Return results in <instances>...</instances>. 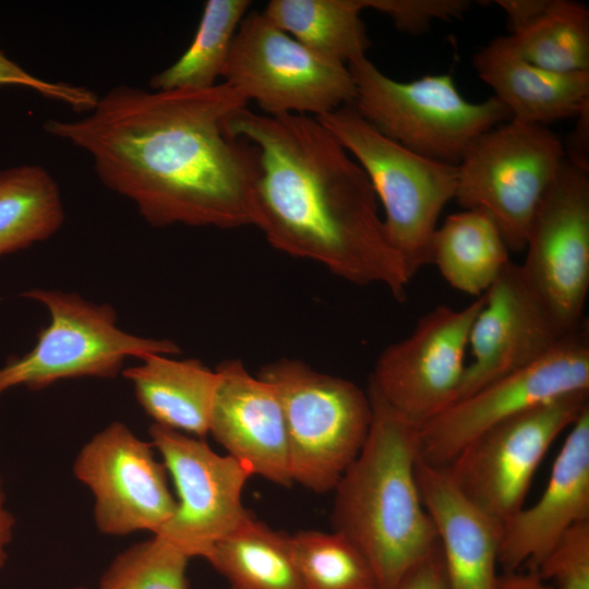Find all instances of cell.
<instances>
[{"instance_id":"cell-1","label":"cell","mask_w":589,"mask_h":589,"mask_svg":"<svg viewBox=\"0 0 589 589\" xmlns=\"http://www.w3.org/2000/svg\"><path fill=\"white\" fill-rule=\"evenodd\" d=\"M248 100L227 83L149 92L119 85L88 115L49 119L45 131L86 152L99 180L153 227L252 225L257 148L227 134Z\"/></svg>"},{"instance_id":"cell-2","label":"cell","mask_w":589,"mask_h":589,"mask_svg":"<svg viewBox=\"0 0 589 589\" xmlns=\"http://www.w3.org/2000/svg\"><path fill=\"white\" fill-rule=\"evenodd\" d=\"M225 130L257 148L251 219L271 245L405 300L411 279L387 238L375 192L329 130L315 117L248 107L229 115Z\"/></svg>"},{"instance_id":"cell-3","label":"cell","mask_w":589,"mask_h":589,"mask_svg":"<svg viewBox=\"0 0 589 589\" xmlns=\"http://www.w3.org/2000/svg\"><path fill=\"white\" fill-rule=\"evenodd\" d=\"M368 394L369 434L333 490L332 522L365 555L378 589H394L438 537L417 481L419 425Z\"/></svg>"},{"instance_id":"cell-4","label":"cell","mask_w":589,"mask_h":589,"mask_svg":"<svg viewBox=\"0 0 589 589\" xmlns=\"http://www.w3.org/2000/svg\"><path fill=\"white\" fill-rule=\"evenodd\" d=\"M316 119L368 176L384 208L387 238L412 279L431 264L438 217L455 197L457 165L424 157L392 141L372 127L352 104Z\"/></svg>"},{"instance_id":"cell-5","label":"cell","mask_w":589,"mask_h":589,"mask_svg":"<svg viewBox=\"0 0 589 589\" xmlns=\"http://www.w3.org/2000/svg\"><path fill=\"white\" fill-rule=\"evenodd\" d=\"M257 376L273 385L281 404L292 482L317 494L333 491L368 437V392L294 359L268 363Z\"/></svg>"},{"instance_id":"cell-6","label":"cell","mask_w":589,"mask_h":589,"mask_svg":"<svg viewBox=\"0 0 589 589\" xmlns=\"http://www.w3.org/2000/svg\"><path fill=\"white\" fill-rule=\"evenodd\" d=\"M356 110L380 133L424 157L457 165L481 134L512 119L495 96L470 103L450 74L400 82L366 57L350 62Z\"/></svg>"},{"instance_id":"cell-7","label":"cell","mask_w":589,"mask_h":589,"mask_svg":"<svg viewBox=\"0 0 589 589\" xmlns=\"http://www.w3.org/2000/svg\"><path fill=\"white\" fill-rule=\"evenodd\" d=\"M20 296L45 305L50 323L38 330L31 351L9 357L0 368V397L17 386L38 392L68 378H115L129 357H173L181 351L169 339L122 330L116 310L108 303L59 289L33 288Z\"/></svg>"},{"instance_id":"cell-8","label":"cell","mask_w":589,"mask_h":589,"mask_svg":"<svg viewBox=\"0 0 589 589\" xmlns=\"http://www.w3.org/2000/svg\"><path fill=\"white\" fill-rule=\"evenodd\" d=\"M564 156L561 139L546 125L509 119L467 147L454 199L465 209H485L509 251H524L529 221Z\"/></svg>"},{"instance_id":"cell-9","label":"cell","mask_w":589,"mask_h":589,"mask_svg":"<svg viewBox=\"0 0 589 589\" xmlns=\"http://www.w3.org/2000/svg\"><path fill=\"white\" fill-rule=\"evenodd\" d=\"M221 76L269 116L317 118L356 99L347 65L317 57L263 12L249 13L241 21Z\"/></svg>"},{"instance_id":"cell-10","label":"cell","mask_w":589,"mask_h":589,"mask_svg":"<svg viewBox=\"0 0 589 589\" xmlns=\"http://www.w3.org/2000/svg\"><path fill=\"white\" fill-rule=\"evenodd\" d=\"M589 408V392L534 406L486 429L445 468L461 494L504 524L525 505L538 466L556 437Z\"/></svg>"},{"instance_id":"cell-11","label":"cell","mask_w":589,"mask_h":589,"mask_svg":"<svg viewBox=\"0 0 589 589\" xmlns=\"http://www.w3.org/2000/svg\"><path fill=\"white\" fill-rule=\"evenodd\" d=\"M580 392H589L588 321L538 361L456 400L420 425V459L446 467L492 425L534 406Z\"/></svg>"},{"instance_id":"cell-12","label":"cell","mask_w":589,"mask_h":589,"mask_svg":"<svg viewBox=\"0 0 589 589\" xmlns=\"http://www.w3.org/2000/svg\"><path fill=\"white\" fill-rule=\"evenodd\" d=\"M520 264L531 287L566 332L586 321L589 290V164L564 156L526 233Z\"/></svg>"},{"instance_id":"cell-13","label":"cell","mask_w":589,"mask_h":589,"mask_svg":"<svg viewBox=\"0 0 589 589\" xmlns=\"http://www.w3.org/2000/svg\"><path fill=\"white\" fill-rule=\"evenodd\" d=\"M484 303L480 296L462 309L437 305L421 316L406 338L377 358L369 388L419 426L459 395L473 321Z\"/></svg>"},{"instance_id":"cell-14","label":"cell","mask_w":589,"mask_h":589,"mask_svg":"<svg viewBox=\"0 0 589 589\" xmlns=\"http://www.w3.org/2000/svg\"><path fill=\"white\" fill-rule=\"evenodd\" d=\"M148 433L177 492L176 512L156 534L190 558H206L218 541L253 516L242 502L253 474L200 437L154 423Z\"/></svg>"},{"instance_id":"cell-15","label":"cell","mask_w":589,"mask_h":589,"mask_svg":"<svg viewBox=\"0 0 589 589\" xmlns=\"http://www.w3.org/2000/svg\"><path fill=\"white\" fill-rule=\"evenodd\" d=\"M156 453L151 441L137 437L120 421L109 423L81 447L72 470L94 496L99 532L156 534L173 516L177 500Z\"/></svg>"},{"instance_id":"cell-16","label":"cell","mask_w":589,"mask_h":589,"mask_svg":"<svg viewBox=\"0 0 589 589\" xmlns=\"http://www.w3.org/2000/svg\"><path fill=\"white\" fill-rule=\"evenodd\" d=\"M572 333L552 315L520 264L510 261L484 293L471 326L468 346L472 361L467 364L457 400L538 361Z\"/></svg>"},{"instance_id":"cell-17","label":"cell","mask_w":589,"mask_h":589,"mask_svg":"<svg viewBox=\"0 0 589 589\" xmlns=\"http://www.w3.org/2000/svg\"><path fill=\"white\" fill-rule=\"evenodd\" d=\"M216 371L208 433L253 476L290 486L288 435L275 388L238 360L225 361Z\"/></svg>"},{"instance_id":"cell-18","label":"cell","mask_w":589,"mask_h":589,"mask_svg":"<svg viewBox=\"0 0 589 589\" xmlns=\"http://www.w3.org/2000/svg\"><path fill=\"white\" fill-rule=\"evenodd\" d=\"M589 520V408L570 426L540 498L503 524L498 565L536 569L560 537Z\"/></svg>"},{"instance_id":"cell-19","label":"cell","mask_w":589,"mask_h":589,"mask_svg":"<svg viewBox=\"0 0 589 589\" xmlns=\"http://www.w3.org/2000/svg\"><path fill=\"white\" fill-rule=\"evenodd\" d=\"M416 474L437 531L448 589H497L503 525L468 501L445 468L419 457Z\"/></svg>"},{"instance_id":"cell-20","label":"cell","mask_w":589,"mask_h":589,"mask_svg":"<svg viewBox=\"0 0 589 589\" xmlns=\"http://www.w3.org/2000/svg\"><path fill=\"white\" fill-rule=\"evenodd\" d=\"M472 65L514 120L548 127L577 118L589 107V72L560 73L537 67L524 60L506 36L481 48Z\"/></svg>"},{"instance_id":"cell-21","label":"cell","mask_w":589,"mask_h":589,"mask_svg":"<svg viewBox=\"0 0 589 589\" xmlns=\"http://www.w3.org/2000/svg\"><path fill=\"white\" fill-rule=\"evenodd\" d=\"M121 374L154 424L195 437L208 434L218 373L197 359L151 353Z\"/></svg>"},{"instance_id":"cell-22","label":"cell","mask_w":589,"mask_h":589,"mask_svg":"<svg viewBox=\"0 0 589 589\" xmlns=\"http://www.w3.org/2000/svg\"><path fill=\"white\" fill-rule=\"evenodd\" d=\"M509 262V249L483 208L452 214L434 232L431 264L449 286L464 293L484 294Z\"/></svg>"},{"instance_id":"cell-23","label":"cell","mask_w":589,"mask_h":589,"mask_svg":"<svg viewBox=\"0 0 589 589\" xmlns=\"http://www.w3.org/2000/svg\"><path fill=\"white\" fill-rule=\"evenodd\" d=\"M361 11L358 0H272L263 14L317 57L348 65L371 45Z\"/></svg>"},{"instance_id":"cell-24","label":"cell","mask_w":589,"mask_h":589,"mask_svg":"<svg viewBox=\"0 0 589 589\" xmlns=\"http://www.w3.org/2000/svg\"><path fill=\"white\" fill-rule=\"evenodd\" d=\"M288 536L252 516L218 541L205 560L229 589H305Z\"/></svg>"},{"instance_id":"cell-25","label":"cell","mask_w":589,"mask_h":589,"mask_svg":"<svg viewBox=\"0 0 589 589\" xmlns=\"http://www.w3.org/2000/svg\"><path fill=\"white\" fill-rule=\"evenodd\" d=\"M57 181L43 167L0 171V257L52 237L63 225Z\"/></svg>"},{"instance_id":"cell-26","label":"cell","mask_w":589,"mask_h":589,"mask_svg":"<svg viewBox=\"0 0 589 589\" xmlns=\"http://www.w3.org/2000/svg\"><path fill=\"white\" fill-rule=\"evenodd\" d=\"M250 5L249 0L206 1L191 45L173 64L151 77V87L155 91L214 87Z\"/></svg>"},{"instance_id":"cell-27","label":"cell","mask_w":589,"mask_h":589,"mask_svg":"<svg viewBox=\"0 0 589 589\" xmlns=\"http://www.w3.org/2000/svg\"><path fill=\"white\" fill-rule=\"evenodd\" d=\"M526 61L560 73L589 72V10L579 2L550 0L529 27L506 36Z\"/></svg>"},{"instance_id":"cell-28","label":"cell","mask_w":589,"mask_h":589,"mask_svg":"<svg viewBox=\"0 0 589 589\" xmlns=\"http://www.w3.org/2000/svg\"><path fill=\"white\" fill-rule=\"evenodd\" d=\"M288 541L305 589H378L370 562L344 534L301 530Z\"/></svg>"},{"instance_id":"cell-29","label":"cell","mask_w":589,"mask_h":589,"mask_svg":"<svg viewBox=\"0 0 589 589\" xmlns=\"http://www.w3.org/2000/svg\"><path fill=\"white\" fill-rule=\"evenodd\" d=\"M191 558L158 534L120 552L99 579V589H188Z\"/></svg>"},{"instance_id":"cell-30","label":"cell","mask_w":589,"mask_h":589,"mask_svg":"<svg viewBox=\"0 0 589 589\" xmlns=\"http://www.w3.org/2000/svg\"><path fill=\"white\" fill-rule=\"evenodd\" d=\"M533 570L554 589H589V520L568 528Z\"/></svg>"},{"instance_id":"cell-31","label":"cell","mask_w":589,"mask_h":589,"mask_svg":"<svg viewBox=\"0 0 589 589\" xmlns=\"http://www.w3.org/2000/svg\"><path fill=\"white\" fill-rule=\"evenodd\" d=\"M361 9L388 15L395 26L408 34L426 32L434 20L459 19L469 9L466 0H358Z\"/></svg>"},{"instance_id":"cell-32","label":"cell","mask_w":589,"mask_h":589,"mask_svg":"<svg viewBox=\"0 0 589 589\" xmlns=\"http://www.w3.org/2000/svg\"><path fill=\"white\" fill-rule=\"evenodd\" d=\"M0 85L32 88L41 96L68 104L73 110L89 112L98 100L91 89L63 82H49L34 76L0 50Z\"/></svg>"},{"instance_id":"cell-33","label":"cell","mask_w":589,"mask_h":589,"mask_svg":"<svg viewBox=\"0 0 589 589\" xmlns=\"http://www.w3.org/2000/svg\"><path fill=\"white\" fill-rule=\"evenodd\" d=\"M394 589H448L440 542L401 578Z\"/></svg>"},{"instance_id":"cell-34","label":"cell","mask_w":589,"mask_h":589,"mask_svg":"<svg viewBox=\"0 0 589 589\" xmlns=\"http://www.w3.org/2000/svg\"><path fill=\"white\" fill-rule=\"evenodd\" d=\"M507 15L510 34L522 31L538 21L546 11L550 0H495Z\"/></svg>"},{"instance_id":"cell-35","label":"cell","mask_w":589,"mask_h":589,"mask_svg":"<svg viewBox=\"0 0 589 589\" xmlns=\"http://www.w3.org/2000/svg\"><path fill=\"white\" fill-rule=\"evenodd\" d=\"M497 589H554L534 570L503 572L498 576Z\"/></svg>"},{"instance_id":"cell-36","label":"cell","mask_w":589,"mask_h":589,"mask_svg":"<svg viewBox=\"0 0 589 589\" xmlns=\"http://www.w3.org/2000/svg\"><path fill=\"white\" fill-rule=\"evenodd\" d=\"M15 524V517L7 506V494L0 478V569L8 560V548L13 539Z\"/></svg>"},{"instance_id":"cell-37","label":"cell","mask_w":589,"mask_h":589,"mask_svg":"<svg viewBox=\"0 0 589 589\" xmlns=\"http://www.w3.org/2000/svg\"><path fill=\"white\" fill-rule=\"evenodd\" d=\"M69 589H88V588L83 587V586H77V587H73V588H69Z\"/></svg>"}]
</instances>
